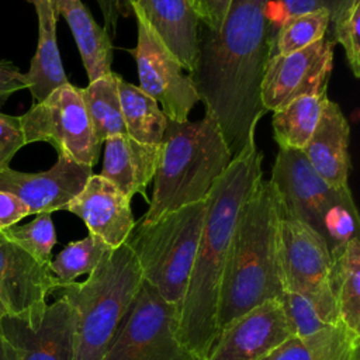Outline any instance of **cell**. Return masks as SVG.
Segmentation results:
<instances>
[{
	"instance_id": "6da1fadb",
	"label": "cell",
	"mask_w": 360,
	"mask_h": 360,
	"mask_svg": "<svg viewBox=\"0 0 360 360\" xmlns=\"http://www.w3.org/2000/svg\"><path fill=\"white\" fill-rule=\"evenodd\" d=\"M267 1L233 0L219 31H198L197 60L188 73L232 155L256 134L266 114L260 90L277 32L266 13Z\"/></svg>"
},
{
	"instance_id": "7a4b0ae2",
	"label": "cell",
	"mask_w": 360,
	"mask_h": 360,
	"mask_svg": "<svg viewBox=\"0 0 360 360\" xmlns=\"http://www.w3.org/2000/svg\"><path fill=\"white\" fill-rule=\"evenodd\" d=\"M263 153L252 134L205 197V215L187 288L179 308V335L201 360L217 335L221 278L242 207L262 180Z\"/></svg>"
},
{
	"instance_id": "3957f363",
	"label": "cell",
	"mask_w": 360,
	"mask_h": 360,
	"mask_svg": "<svg viewBox=\"0 0 360 360\" xmlns=\"http://www.w3.org/2000/svg\"><path fill=\"white\" fill-rule=\"evenodd\" d=\"M281 198L270 180H260L240 210L229 245L218 298V332L233 319L283 295L280 270Z\"/></svg>"
},
{
	"instance_id": "277c9868",
	"label": "cell",
	"mask_w": 360,
	"mask_h": 360,
	"mask_svg": "<svg viewBox=\"0 0 360 360\" xmlns=\"http://www.w3.org/2000/svg\"><path fill=\"white\" fill-rule=\"evenodd\" d=\"M231 160L232 153L211 115L205 114L194 122L167 120L153 176V194L138 222L152 224L172 211L205 200L212 183Z\"/></svg>"
},
{
	"instance_id": "5b68a950",
	"label": "cell",
	"mask_w": 360,
	"mask_h": 360,
	"mask_svg": "<svg viewBox=\"0 0 360 360\" xmlns=\"http://www.w3.org/2000/svg\"><path fill=\"white\" fill-rule=\"evenodd\" d=\"M142 280L134 252L122 243L110 249L84 281L59 288L75 311V360H101Z\"/></svg>"
},
{
	"instance_id": "8992f818",
	"label": "cell",
	"mask_w": 360,
	"mask_h": 360,
	"mask_svg": "<svg viewBox=\"0 0 360 360\" xmlns=\"http://www.w3.org/2000/svg\"><path fill=\"white\" fill-rule=\"evenodd\" d=\"M270 181L281 198L284 215L319 233L332 259L357 236L359 215L350 187L335 188L326 183L302 150L280 149Z\"/></svg>"
},
{
	"instance_id": "52a82bcc",
	"label": "cell",
	"mask_w": 360,
	"mask_h": 360,
	"mask_svg": "<svg viewBox=\"0 0 360 360\" xmlns=\"http://www.w3.org/2000/svg\"><path fill=\"white\" fill-rule=\"evenodd\" d=\"M205 200L172 211L152 224L135 222L125 243L134 252L143 281L180 308L195 259Z\"/></svg>"
},
{
	"instance_id": "ba28073f",
	"label": "cell",
	"mask_w": 360,
	"mask_h": 360,
	"mask_svg": "<svg viewBox=\"0 0 360 360\" xmlns=\"http://www.w3.org/2000/svg\"><path fill=\"white\" fill-rule=\"evenodd\" d=\"M179 308L142 280L101 360H201L179 335Z\"/></svg>"
},
{
	"instance_id": "9c48e42d",
	"label": "cell",
	"mask_w": 360,
	"mask_h": 360,
	"mask_svg": "<svg viewBox=\"0 0 360 360\" xmlns=\"http://www.w3.org/2000/svg\"><path fill=\"white\" fill-rule=\"evenodd\" d=\"M25 143L48 142L58 156L93 167L101 142L96 138L79 87L66 83L20 117Z\"/></svg>"
},
{
	"instance_id": "30bf717a",
	"label": "cell",
	"mask_w": 360,
	"mask_h": 360,
	"mask_svg": "<svg viewBox=\"0 0 360 360\" xmlns=\"http://www.w3.org/2000/svg\"><path fill=\"white\" fill-rule=\"evenodd\" d=\"M131 13L138 27L136 46L131 52L138 65L139 87L160 103L167 120L188 121L190 111L200 101L191 77L183 73L177 59L135 4H131Z\"/></svg>"
},
{
	"instance_id": "8fae6325",
	"label": "cell",
	"mask_w": 360,
	"mask_h": 360,
	"mask_svg": "<svg viewBox=\"0 0 360 360\" xmlns=\"http://www.w3.org/2000/svg\"><path fill=\"white\" fill-rule=\"evenodd\" d=\"M75 311L63 295L34 312L0 318V333L15 360H75Z\"/></svg>"
},
{
	"instance_id": "7c38bea8",
	"label": "cell",
	"mask_w": 360,
	"mask_h": 360,
	"mask_svg": "<svg viewBox=\"0 0 360 360\" xmlns=\"http://www.w3.org/2000/svg\"><path fill=\"white\" fill-rule=\"evenodd\" d=\"M335 44L332 37H323L290 55H273L260 90L266 112H276L295 98L328 90Z\"/></svg>"
},
{
	"instance_id": "4fadbf2b",
	"label": "cell",
	"mask_w": 360,
	"mask_h": 360,
	"mask_svg": "<svg viewBox=\"0 0 360 360\" xmlns=\"http://www.w3.org/2000/svg\"><path fill=\"white\" fill-rule=\"evenodd\" d=\"M291 336L280 300H270L222 328L202 360H264Z\"/></svg>"
},
{
	"instance_id": "5bb4252c",
	"label": "cell",
	"mask_w": 360,
	"mask_h": 360,
	"mask_svg": "<svg viewBox=\"0 0 360 360\" xmlns=\"http://www.w3.org/2000/svg\"><path fill=\"white\" fill-rule=\"evenodd\" d=\"M332 266L333 259L322 236L304 222L284 215L280 226V270L284 291L307 294L332 287Z\"/></svg>"
},
{
	"instance_id": "9a60e30c",
	"label": "cell",
	"mask_w": 360,
	"mask_h": 360,
	"mask_svg": "<svg viewBox=\"0 0 360 360\" xmlns=\"http://www.w3.org/2000/svg\"><path fill=\"white\" fill-rule=\"evenodd\" d=\"M93 167L58 156L56 163L39 173H22L10 167L0 172V191L18 197L31 214L66 210L83 190Z\"/></svg>"
},
{
	"instance_id": "2e32d148",
	"label": "cell",
	"mask_w": 360,
	"mask_h": 360,
	"mask_svg": "<svg viewBox=\"0 0 360 360\" xmlns=\"http://www.w3.org/2000/svg\"><path fill=\"white\" fill-rule=\"evenodd\" d=\"M60 284L49 263H42L0 233V308L24 315L44 308Z\"/></svg>"
},
{
	"instance_id": "e0dca14e",
	"label": "cell",
	"mask_w": 360,
	"mask_h": 360,
	"mask_svg": "<svg viewBox=\"0 0 360 360\" xmlns=\"http://www.w3.org/2000/svg\"><path fill=\"white\" fill-rule=\"evenodd\" d=\"M66 210L77 215L89 233L100 238L111 249L125 243L135 226L131 198L100 174L89 177Z\"/></svg>"
},
{
	"instance_id": "ac0fdd59",
	"label": "cell",
	"mask_w": 360,
	"mask_h": 360,
	"mask_svg": "<svg viewBox=\"0 0 360 360\" xmlns=\"http://www.w3.org/2000/svg\"><path fill=\"white\" fill-rule=\"evenodd\" d=\"M350 125L339 104L326 98L318 124L302 149L312 169L332 187L347 188Z\"/></svg>"
},
{
	"instance_id": "d6986e66",
	"label": "cell",
	"mask_w": 360,
	"mask_h": 360,
	"mask_svg": "<svg viewBox=\"0 0 360 360\" xmlns=\"http://www.w3.org/2000/svg\"><path fill=\"white\" fill-rule=\"evenodd\" d=\"M104 162L100 176L115 184L127 197L141 194L148 202L146 187L153 179L160 155V143H142L127 134L104 141Z\"/></svg>"
},
{
	"instance_id": "ffe728a7",
	"label": "cell",
	"mask_w": 360,
	"mask_h": 360,
	"mask_svg": "<svg viewBox=\"0 0 360 360\" xmlns=\"http://www.w3.org/2000/svg\"><path fill=\"white\" fill-rule=\"evenodd\" d=\"M135 4L167 49L188 73L198 51V22L187 0H128Z\"/></svg>"
},
{
	"instance_id": "44dd1931",
	"label": "cell",
	"mask_w": 360,
	"mask_h": 360,
	"mask_svg": "<svg viewBox=\"0 0 360 360\" xmlns=\"http://www.w3.org/2000/svg\"><path fill=\"white\" fill-rule=\"evenodd\" d=\"M38 17V45L25 76L27 89L35 103L69 83L56 44V14L51 0H28Z\"/></svg>"
},
{
	"instance_id": "7402d4cb",
	"label": "cell",
	"mask_w": 360,
	"mask_h": 360,
	"mask_svg": "<svg viewBox=\"0 0 360 360\" xmlns=\"http://www.w3.org/2000/svg\"><path fill=\"white\" fill-rule=\"evenodd\" d=\"M56 17L62 15L72 30L89 82L111 73L112 38L100 27L82 0H51Z\"/></svg>"
},
{
	"instance_id": "603a6c76",
	"label": "cell",
	"mask_w": 360,
	"mask_h": 360,
	"mask_svg": "<svg viewBox=\"0 0 360 360\" xmlns=\"http://www.w3.org/2000/svg\"><path fill=\"white\" fill-rule=\"evenodd\" d=\"M360 335L339 323L305 338L291 336L264 360H359Z\"/></svg>"
},
{
	"instance_id": "cb8c5ba5",
	"label": "cell",
	"mask_w": 360,
	"mask_h": 360,
	"mask_svg": "<svg viewBox=\"0 0 360 360\" xmlns=\"http://www.w3.org/2000/svg\"><path fill=\"white\" fill-rule=\"evenodd\" d=\"M280 302L292 336L305 338L340 323L332 287L307 294L284 291Z\"/></svg>"
},
{
	"instance_id": "d4e9b609",
	"label": "cell",
	"mask_w": 360,
	"mask_h": 360,
	"mask_svg": "<svg viewBox=\"0 0 360 360\" xmlns=\"http://www.w3.org/2000/svg\"><path fill=\"white\" fill-rule=\"evenodd\" d=\"M125 134L142 143H160L166 131L167 117L158 101L121 76L117 77Z\"/></svg>"
},
{
	"instance_id": "484cf974",
	"label": "cell",
	"mask_w": 360,
	"mask_h": 360,
	"mask_svg": "<svg viewBox=\"0 0 360 360\" xmlns=\"http://www.w3.org/2000/svg\"><path fill=\"white\" fill-rule=\"evenodd\" d=\"M330 285L340 323L360 335V240L350 239L333 257Z\"/></svg>"
},
{
	"instance_id": "4316f807",
	"label": "cell",
	"mask_w": 360,
	"mask_h": 360,
	"mask_svg": "<svg viewBox=\"0 0 360 360\" xmlns=\"http://www.w3.org/2000/svg\"><path fill=\"white\" fill-rule=\"evenodd\" d=\"M326 98L328 90H322L318 94L295 98L274 112L273 136L280 149H304L318 124Z\"/></svg>"
},
{
	"instance_id": "83f0119b",
	"label": "cell",
	"mask_w": 360,
	"mask_h": 360,
	"mask_svg": "<svg viewBox=\"0 0 360 360\" xmlns=\"http://www.w3.org/2000/svg\"><path fill=\"white\" fill-rule=\"evenodd\" d=\"M117 77L118 75L111 72L79 89L94 135L101 143L111 136L125 134Z\"/></svg>"
},
{
	"instance_id": "f1b7e54d",
	"label": "cell",
	"mask_w": 360,
	"mask_h": 360,
	"mask_svg": "<svg viewBox=\"0 0 360 360\" xmlns=\"http://www.w3.org/2000/svg\"><path fill=\"white\" fill-rule=\"evenodd\" d=\"M110 249L100 238L89 233L83 239L68 243L51 259L49 269L62 287L76 281L80 276L90 274Z\"/></svg>"
},
{
	"instance_id": "f546056e",
	"label": "cell",
	"mask_w": 360,
	"mask_h": 360,
	"mask_svg": "<svg viewBox=\"0 0 360 360\" xmlns=\"http://www.w3.org/2000/svg\"><path fill=\"white\" fill-rule=\"evenodd\" d=\"M330 27L326 10L297 14L285 18L276 32L273 55H290L323 38Z\"/></svg>"
},
{
	"instance_id": "4dcf8cb0",
	"label": "cell",
	"mask_w": 360,
	"mask_h": 360,
	"mask_svg": "<svg viewBox=\"0 0 360 360\" xmlns=\"http://www.w3.org/2000/svg\"><path fill=\"white\" fill-rule=\"evenodd\" d=\"M0 233L34 259L42 263L51 262L52 249L56 243V232L49 212L37 214L28 224L13 225Z\"/></svg>"
},
{
	"instance_id": "1f68e13d",
	"label": "cell",
	"mask_w": 360,
	"mask_h": 360,
	"mask_svg": "<svg viewBox=\"0 0 360 360\" xmlns=\"http://www.w3.org/2000/svg\"><path fill=\"white\" fill-rule=\"evenodd\" d=\"M360 22V0H356L349 8L339 14L332 22L333 37L336 44L345 49L347 65L354 77H360V44H359V25Z\"/></svg>"
},
{
	"instance_id": "d6a6232c",
	"label": "cell",
	"mask_w": 360,
	"mask_h": 360,
	"mask_svg": "<svg viewBox=\"0 0 360 360\" xmlns=\"http://www.w3.org/2000/svg\"><path fill=\"white\" fill-rule=\"evenodd\" d=\"M356 0H274L267 1L266 13L273 27L277 28L280 24L297 14L311 13L316 10H326L330 15V22L342 14L346 8H349Z\"/></svg>"
},
{
	"instance_id": "836d02e7",
	"label": "cell",
	"mask_w": 360,
	"mask_h": 360,
	"mask_svg": "<svg viewBox=\"0 0 360 360\" xmlns=\"http://www.w3.org/2000/svg\"><path fill=\"white\" fill-rule=\"evenodd\" d=\"M24 145L27 143L20 117L0 112V172L10 167L11 159Z\"/></svg>"
},
{
	"instance_id": "e575fe53",
	"label": "cell",
	"mask_w": 360,
	"mask_h": 360,
	"mask_svg": "<svg viewBox=\"0 0 360 360\" xmlns=\"http://www.w3.org/2000/svg\"><path fill=\"white\" fill-rule=\"evenodd\" d=\"M197 18L205 28L217 32L221 30L233 0H187Z\"/></svg>"
},
{
	"instance_id": "d590c367",
	"label": "cell",
	"mask_w": 360,
	"mask_h": 360,
	"mask_svg": "<svg viewBox=\"0 0 360 360\" xmlns=\"http://www.w3.org/2000/svg\"><path fill=\"white\" fill-rule=\"evenodd\" d=\"M21 89H27L24 73L13 62L0 60V107Z\"/></svg>"
},
{
	"instance_id": "8d00e7d4",
	"label": "cell",
	"mask_w": 360,
	"mask_h": 360,
	"mask_svg": "<svg viewBox=\"0 0 360 360\" xmlns=\"http://www.w3.org/2000/svg\"><path fill=\"white\" fill-rule=\"evenodd\" d=\"M27 215H30V211L18 197L7 191H0V232L17 225Z\"/></svg>"
},
{
	"instance_id": "74e56055",
	"label": "cell",
	"mask_w": 360,
	"mask_h": 360,
	"mask_svg": "<svg viewBox=\"0 0 360 360\" xmlns=\"http://www.w3.org/2000/svg\"><path fill=\"white\" fill-rule=\"evenodd\" d=\"M103 18H104V28L110 34L111 38L115 37L117 25L121 17H128L131 14V6L128 0H96Z\"/></svg>"
},
{
	"instance_id": "f35d334b",
	"label": "cell",
	"mask_w": 360,
	"mask_h": 360,
	"mask_svg": "<svg viewBox=\"0 0 360 360\" xmlns=\"http://www.w3.org/2000/svg\"><path fill=\"white\" fill-rule=\"evenodd\" d=\"M0 360H15L13 350L10 349V346L7 345L1 333H0Z\"/></svg>"
},
{
	"instance_id": "ab89813d",
	"label": "cell",
	"mask_w": 360,
	"mask_h": 360,
	"mask_svg": "<svg viewBox=\"0 0 360 360\" xmlns=\"http://www.w3.org/2000/svg\"><path fill=\"white\" fill-rule=\"evenodd\" d=\"M3 315H6V314H4V311H3V309H1V308H0V318H1V316H3Z\"/></svg>"
}]
</instances>
